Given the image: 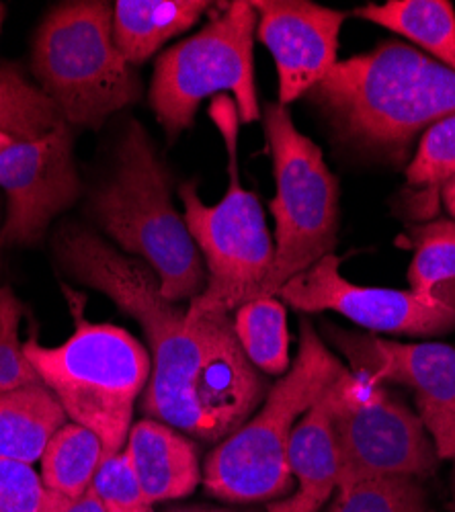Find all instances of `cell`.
I'll list each match as a JSON object with an SVG mask.
<instances>
[{
	"label": "cell",
	"mask_w": 455,
	"mask_h": 512,
	"mask_svg": "<svg viewBox=\"0 0 455 512\" xmlns=\"http://www.w3.org/2000/svg\"><path fill=\"white\" fill-rule=\"evenodd\" d=\"M66 269L132 316L152 359L142 412L201 441L230 437L269 394L261 371L246 359L230 314L187 320V308L164 300L154 271L87 230L58 238Z\"/></svg>",
	"instance_id": "obj_1"
},
{
	"label": "cell",
	"mask_w": 455,
	"mask_h": 512,
	"mask_svg": "<svg viewBox=\"0 0 455 512\" xmlns=\"http://www.w3.org/2000/svg\"><path fill=\"white\" fill-rule=\"evenodd\" d=\"M341 140L402 152L417 132L455 115V70L400 41L337 62L308 93Z\"/></svg>",
	"instance_id": "obj_2"
},
{
	"label": "cell",
	"mask_w": 455,
	"mask_h": 512,
	"mask_svg": "<svg viewBox=\"0 0 455 512\" xmlns=\"http://www.w3.org/2000/svg\"><path fill=\"white\" fill-rule=\"evenodd\" d=\"M91 209L123 250L146 261L164 300H193L208 285L201 252L173 205L167 170L138 121L123 134L113 175L93 193Z\"/></svg>",
	"instance_id": "obj_3"
},
{
	"label": "cell",
	"mask_w": 455,
	"mask_h": 512,
	"mask_svg": "<svg viewBox=\"0 0 455 512\" xmlns=\"http://www.w3.org/2000/svg\"><path fill=\"white\" fill-rule=\"evenodd\" d=\"M74 332L60 347H44L31 336L23 353L41 383L56 396L66 416L93 431L103 459L126 449L136 400L144 394L152 359L138 340L119 326L93 324L70 295Z\"/></svg>",
	"instance_id": "obj_4"
},
{
	"label": "cell",
	"mask_w": 455,
	"mask_h": 512,
	"mask_svg": "<svg viewBox=\"0 0 455 512\" xmlns=\"http://www.w3.org/2000/svg\"><path fill=\"white\" fill-rule=\"evenodd\" d=\"M294 365L269 390L261 410L224 439L205 461L203 484L228 502H263L292 488L287 451L296 424L347 371L314 326L302 320Z\"/></svg>",
	"instance_id": "obj_5"
},
{
	"label": "cell",
	"mask_w": 455,
	"mask_h": 512,
	"mask_svg": "<svg viewBox=\"0 0 455 512\" xmlns=\"http://www.w3.org/2000/svg\"><path fill=\"white\" fill-rule=\"evenodd\" d=\"M210 117L228 152L230 181L218 205H205L193 183L179 189L187 230L208 271V285L187 306L189 322L208 314H230L259 300L275 256L261 201L240 185L236 160L240 119L234 99L214 97Z\"/></svg>",
	"instance_id": "obj_6"
},
{
	"label": "cell",
	"mask_w": 455,
	"mask_h": 512,
	"mask_svg": "<svg viewBox=\"0 0 455 512\" xmlns=\"http://www.w3.org/2000/svg\"><path fill=\"white\" fill-rule=\"evenodd\" d=\"M33 72L62 119L101 127L140 97V82L115 48L113 5L78 0L56 7L33 44Z\"/></svg>",
	"instance_id": "obj_7"
},
{
	"label": "cell",
	"mask_w": 455,
	"mask_h": 512,
	"mask_svg": "<svg viewBox=\"0 0 455 512\" xmlns=\"http://www.w3.org/2000/svg\"><path fill=\"white\" fill-rule=\"evenodd\" d=\"M263 127L277 187L271 201L277 230L273 267L259 300L277 297L289 279L333 254L339 232V183L322 150L279 103L265 107Z\"/></svg>",
	"instance_id": "obj_8"
},
{
	"label": "cell",
	"mask_w": 455,
	"mask_h": 512,
	"mask_svg": "<svg viewBox=\"0 0 455 512\" xmlns=\"http://www.w3.org/2000/svg\"><path fill=\"white\" fill-rule=\"evenodd\" d=\"M257 21L253 3L236 0L222 5L199 33L158 56L150 107L171 140L191 127L208 97L232 93L240 123L261 119L253 66Z\"/></svg>",
	"instance_id": "obj_9"
},
{
	"label": "cell",
	"mask_w": 455,
	"mask_h": 512,
	"mask_svg": "<svg viewBox=\"0 0 455 512\" xmlns=\"http://www.w3.org/2000/svg\"><path fill=\"white\" fill-rule=\"evenodd\" d=\"M341 457L339 488L365 480L435 472L439 455L419 414L382 383L345 371L330 390Z\"/></svg>",
	"instance_id": "obj_10"
},
{
	"label": "cell",
	"mask_w": 455,
	"mask_h": 512,
	"mask_svg": "<svg viewBox=\"0 0 455 512\" xmlns=\"http://www.w3.org/2000/svg\"><path fill=\"white\" fill-rule=\"evenodd\" d=\"M339 267V256L328 254L289 279L277 297L302 312H337L371 332L439 336L455 328V283H447L433 297H425L410 289L351 283Z\"/></svg>",
	"instance_id": "obj_11"
},
{
	"label": "cell",
	"mask_w": 455,
	"mask_h": 512,
	"mask_svg": "<svg viewBox=\"0 0 455 512\" xmlns=\"http://www.w3.org/2000/svg\"><path fill=\"white\" fill-rule=\"evenodd\" d=\"M330 332L353 373L376 383H400L412 392L439 459H455V349L443 343L406 345L337 328Z\"/></svg>",
	"instance_id": "obj_12"
},
{
	"label": "cell",
	"mask_w": 455,
	"mask_h": 512,
	"mask_svg": "<svg viewBox=\"0 0 455 512\" xmlns=\"http://www.w3.org/2000/svg\"><path fill=\"white\" fill-rule=\"evenodd\" d=\"M0 189L7 193L3 244L37 242L52 220L80 195L66 121L37 140L13 142L0 152Z\"/></svg>",
	"instance_id": "obj_13"
},
{
	"label": "cell",
	"mask_w": 455,
	"mask_h": 512,
	"mask_svg": "<svg viewBox=\"0 0 455 512\" xmlns=\"http://www.w3.org/2000/svg\"><path fill=\"white\" fill-rule=\"evenodd\" d=\"M257 35L271 52L279 78V105L308 95L337 66L343 11L306 0H257Z\"/></svg>",
	"instance_id": "obj_14"
},
{
	"label": "cell",
	"mask_w": 455,
	"mask_h": 512,
	"mask_svg": "<svg viewBox=\"0 0 455 512\" xmlns=\"http://www.w3.org/2000/svg\"><path fill=\"white\" fill-rule=\"evenodd\" d=\"M333 386L302 416L289 443L287 463L298 482L296 492L271 502L267 512H320L339 490L341 457L333 426Z\"/></svg>",
	"instance_id": "obj_15"
},
{
	"label": "cell",
	"mask_w": 455,
	"mask_h": 512,
	"mask_svg": "<svg viewBox=\"0 0 455 512\" xmlns=\"http://www.w3.org/2000/svg\"><path fill=\"white\" fill-rule=\"evenodd\" d=\"M126 451L150 504L185 498L201 482L197 447L160 420L136 422Z\"/></svg>",
	"instance_id": "obj_16"
},
{
	"label": "cell",
	"mask_w": 455,
	"mask_h": 512,
	"mask_svg": "<svg viewBox=\"0 0 455 512\" xmlns=\"http://www.w3.org/2000/svg\"><path fill=\"white\" fill-rule=\"evenodd\" d=\"M212 5L205 0H117L113 41L128 64H142L189 27Z\"/></svg>",
	"instance_id": "obj_17"
},
{
	"label": "cell",
	"mask_w": 455,
	"mask_h": 512,
	"mask_svg": "<svg viewBox=\"0 0 455 512\" xmlns=\"http://www.w3.org/2000/svg\"><path fill=\"white\" fill-rule=\"evenodd\" d=\"M66 418L64 408L44 383L0 392V459L39 461Z\"/></svg>",
	"instance_id": "obj_18"
},
{
	"label": "cell",
	"mask_w": 455,
	"mask_h": 512,
	"mask_svg": "<svg viewBox=\"0 0 455 512\" xmlns=\"http://www.w3.org/2000/svg\"><path fill=\"white\" fill-rule=\"evenodd\" d=\"M355 17L415 41L439 64L455 70V11L447 0H390L361 7Z\"/></svg>",
	"instance_id": "obj_19"
},
{
	"label": "cell",
	"mask_w": 455,
	"mask_h": 512,
	"mask_svg": "<svg viewBox=\"0 0 455 512\" xmlns=\"http://www.w3.org/2000/svg\"><path fill=\"white\" fill-rule=\"evenodd\" d=\"M41 480L50 492L78 498L85 494L103 461L101 439L76 422L64 424L41 455Z\"/></svg>",
	"instance_id": "obj_20"
},
{
	"label": "cell",
	"mask_w": 455,
	"mask_h": 512,
	"mask_svg": "<svg viewBox=\"0 0 455 512\" xmlns=\"http://www.w3.org/2000/svg\"><path fill=\"white\" fill-rule=\"evenodd\" d=\"M234 332L238 343L259 371L267 375H285L289 369V332L287 316L279 297H263L248 302L234 314Z\"/></svg>",
	"instance_id": "obj_21"
},
{
	"label": "cell",
	"mask_w": 455,
	"mask_h": 512,
	"mask_svg": "<svg viewBox=\"0 0 455 512\" xmlns=\"http://www.w3.org/2000/svg\"><path fill=\"white\" fill-rule=\"evenodd\" d=\"M52 99L15 68H0V132L17 142L37 140L62 123Z\"/></svg>",
	"instance_id": "obj_22"
},
{
	"label": "cell",
	"mask_w": 455,
	"mask_h": 512,
	"mask_svg": "<svg viewBox=\"0 0 455 512\" xmlns=\"http://www.w3.org/2000/svg\"><path fill=\"white\" fill-rule=\"evenodd\" d=\"M415 259L408 267V285L417 295L433 297L439 287L455 283V222L435 220L412 232Z\"/></svg>",
	"instance_id": "obj_23"
},
{
	"label": "cell",
	"mask_w": 455,
	"mask_h": 512,
	"mask_svg": "<svg viewBox=\"0 0 455 512\" xmlns=\"http://www.w3.org/2000/svg\"><path fill=\"white\" fill-rule=\"evenodd\" d=\"M326 512H429L423 486L408 476L365 480L337 490Z\"/></svg>",
	"instance_id": "obj_24"
},
{
	"label": "cell",
	"mask_w": 455,
	"mask_h": 512,
	"mask_svg": "<svg viewBox=\"0 0 455 512\" xmlns=\"http://www.w3.org/2000/svg\"><path fill=\"white\" fill-rule=\"evenodd\" d=\"M455 177V115L427 127L415 158L406 168L412 187L439 189Z\"/></svg>",
	"instance_id": "obj_25"
},
{
	"label": "cell",
	"mask_w": 455,
	"mask_h": 512,
	"mask_svg": "<svg viewBox=\"0 0 455 512\" xmlns=\"http://www.w3.org/2000/svg\"><path fill=\"white\" fill-rule=\"evenodd\" d=\"M21 314V304L13 291L9 287L0 289V388L3 392L41 383L19 340Z\"/></svg>",
	"instance_id": "obj_26"
},
{
	"label": "cell",
	"mask_w": 455,
	"mask_h": 512,
	"mask_svg": "<svg viewBox=\"0 0 455 512\" xmlns=\"http://www.w3.org/2000/svg\"><path fill=\"white\" fill-rule=\"evenodd\" d=\"M91 488L105 512H152L126 449L101 461Z\"/></svg>",
	"instance_id": "obj_27"
},
{
	"label": "cell",
	"mask_w": 455,
	"mask_h": 512,
	"mask_svg": "<svg viewBox=\"0 0 455 512\" xmlns=\"http://www.w3.org/2000/svg\"><path fill=\"white\" fill-rule=\"evenodd\" d=\"M48 496L31 463L0 459V512H48Z\"/></svg>",
	"instance_id": "obj_28"
},
{
	"label": "cell",
	"mask_w": 455,
	"mask_h": 512,
	"mask_svg": "<svg viewBox=\"0 0 455 512\" xmlns=\"http://www.w3.org/2000/svg\"><path fill=\"white\" fill-rule=\"evenodd\" d=\"M48 512H105L99 496L93 488H89L85 494L78 498H68L56 492H50L48 496Z\"/></svg>",
	"instance_id": "obj_29"
},
{
	"label": "cell",
	"mask_w": 455,
	"mask_h": 512,
	"mask_svg": "<svg viewBox=\"0 0 455 512\" xmlns=\"http://www.w3.org/2000/svg\"><path fill=\"white\" fill-rule=\"evenodd\" d=\"M443 203H445L447 211L451 213V218L455 222V177L443 187Z\"/></svg>",
	"instance_id": "obj_30"
},
{
	"label": "cell",
	"mask_w": 455,
	"mask_h": 512,
	"mask_svg": "<svg viewBox=\"0 0 455 512\" xmlns=\"http://www.w3.org/2000/svg\"><path fill=\"white\" fill-rule=\"evenodd\" d=\"M171 512H228V510H216V508H179Z\"/></svg>",
	"instance_id": "obj_31"
},
{
	"label": "cell",
	"mask_w": 455,
	"mask_h": 512,
	"mask_svg": "<svg viewBox=\"0 0 455 512\" xmlns=\"http://www.w3.org/2000/svg\"><path fill=\"white\" fill-rule=\"evenodd\" d=\"M15 140L11 138V136H7V134H3V132H0V152H3V150H7L11 144H13Z\"/></svg>",
	"instance_id": "obj_32"
},
{
	"label": "cell",
	"mask_w": 455,
	"mask_h": 512,
	"mask_svg": "<svg viewBox=\"0 0 455 512\" xmlns=\"http://www.w3.org/2000/svg\"><path fill=\"white\" fill-rule=\"evenodd\" d=\"M3 21H5V5L0 3V29H3Z\"/></svg>",
	"instance_id": "obj_33"
},
{
	"label": "cell",
	"mask_w": 455,
	"mask_h": 512,
	"mask_svg": "<svg viewBox=\"0 0 455 512\" xmlns=\"http://www.w3.org/2000/svg\"><path fill=\"white\" fill-rule=\"evenodd\" d=\"M453 512H455V474H453V504H451Z\"/></svg>",
	"instance_id": "obj_34"
},
{
	"label": "cell",
	"mask_w": 455,
	"mask_h": 512,
	"mask_svg": "<svg viewBox=\"0 0 455 512\" xmlns=\"http://www.w3.org/2000/svg\"><path fill=\"white\" fill-rule=\"evenodd\" d=\"M0 392H3V388H0Z\"/></svg>",
	"instance_id": "obj_35"
},
{
	"label": "cell",
	"mask_w": 455,
	"mask_h": 512,
	"mask_svg": "<svg viewBox=\"0 0 455 512\" xmlns=\"http://www.w3.org/2000/svg\"><path fill=\"white\" fill-rule=\"evenodd\" d=\"M0 244H3V242H0Z\"/></svg>",
	"instance_id": "obj_36"
}]
</instances>
